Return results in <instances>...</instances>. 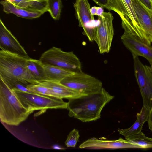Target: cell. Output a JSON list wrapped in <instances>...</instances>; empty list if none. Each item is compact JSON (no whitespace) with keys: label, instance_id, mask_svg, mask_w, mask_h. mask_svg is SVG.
Here are the masks:
<instances>
[{"label":"cell","instance_id":"6da1fadb","mask_svg":"<svg viewBox=\"0 0 152 152\" xmlns=\"http://www.w3.org/2000/svg\"><path fill=\"white\" fill-rule=\"evenodd\" d=\"M114 98L102 88L99 92L69 99V115L84 122L95 121L100 118L104 107Z\"/></svg>","mask_w":152,"mask_h":152},{"label":"cell","instance_id":"7a4b0ae2","mask_svg":"<svg viewBox=\"0 0 152 152\" xmlns=\"http://www.w3.org/2000/svg\"><path fill=\"white\" fill-rule=\"evenodd\" d=\"M34 111L25 107L13 91L0 78V118L5 124L17 126Z\"/></svg>","mask_w":152,"mask_h":152},{"label":"cell","instance_id":"3957f363","mask_svg":"<svg viewBox=\"0 0 152 152\" xmlns=\"http://www.w3.org/2000/svg\"><path fill=\"white\" fill-rule=\"evenodd\" d=\"M28 55L23 56L0 50V78L4 81L15 80L25 84H38L28 66Z\"/></svg>","mask_w":152,"mask_h":152},{"label":"cell","instance_id":"277c9868","mask_svg":"<svg viewBox=\"0 0 152 152\" xmlns=\"http://www.w3.org/2000/svg\"><path fill=\"white\" fill-rule=\"evenodd\" d=\"M23 105L33 111L49 109H67L68 102L33 93L12 90Z\"/></svg>","mask_w":152,"mask_h":152},{"label":"cell","instance_id":"5b68a950","mask_svg":"<svg viewBox=\"0 0 152 152\" xmlns=\"http://www.w3.org/2000/svg\"><path fill=\"white\" fill-rule=\"evenodd\" d=\"M39 60L42 64L58 66L74 72L82 71L81 63L73 52H65L55 47L44 52Z\"/></svg>","mask_w":152,"mask_h":152},{"label":"cell","instance_id":"8992f818","mask_svg":"<svg viewBox=\"0 0 152 152\" xmlns=\"http://www.w3.org/2000/svg\"><path fill=\"white\" fill-rule=\"evenodd\" d=\"M60 83L82 95L99 92L102 88V84L100 80L82 71L66 77Z\"/></svg>","mask_w":152,"mask_h":152},{"label":"cell","instance_id":"52a82bcc","mask_svg":"<svg viewBox=\"0 0 152 152\" xmlns=\"http://www.w3.org/2000/svg\"><path fill=\"white\" fill-rule=\"evenodd\" d=\"M134 73L142 96L143 105L152 107V67L143 64L138 56H133Z\"/></svg>","mask_w":152,"mask_h":152},{"label":"cell","instance_id":"ba28073f","mask_svg":"<svg viewBox=\"0 0 152 152\" xmlns=\"http://www.w3.org/2000/svg\"><path fill=\"white\" fill-rule=\"evenodd\" d=\"M73 7L78 19L79 26L83 28V33L91 42L95 41L99 20L96 21L91 12L88 0H76Z\"/></svg>","mask_w":152,"mask_h":152},{"label":"cell","instance_id":"9c48e42d","mask_svg":"<svg viewBox=\"0 0 152 152\" xmlns=\"http://www.w3.org/2000/svg\"><path fill=\"white\" fill-rule=\"evenodd\" d=\"M113 19L112 14L110 12H104L102 17L98 16L99 22L94 41L101 54L108 53L110 50L114 34Z\"/></svg>","mask_w":152,"mask_h":152},{"label":"cell","instance_id":"30bf717a","mask_svg":"<svg viewBox=\"0 0 152 152\" xmlns=\"http://www.w3.org/2000/svg\"><path fill=\"white\" fill-rule=\"evenodd\" d=\"M0 48L1 50L20 55L27 56L28 54L10 31L0 19Z\"/></svg>","mask_w":152,"mask_h":152},{"label":"cell","instance_id":"8fae6325","mask_svg":"<svg viewBox=\"0 0 152 152\" xmlns=\"http://www.w3.org/2000/svg\"><path fill=\"white\" fill-rule=\"evenodd\" d=\"M79 148L92 149L142 148L121 138L116 140H104L95 137L91 138L84 141L80 144Z\"/></svg>","mask_w":152,"mask_h":152},{"label":"cell","instance_id":"7c38bea8","mask_svg":"<svg viewBox=\"0 0 152 152\" xmlns=\"http://www.w3.org/2000/svg\"><path fill=\"white\" fill-rule=\"evenodd\" d=\"M140 25L152 43V13L140 0H131Z\"/></svg>","mask_w":152,"mask_h":152},{"label":"cell","instance_id":"4fadbf2b","mask_svg":"<svg viewBox=\"0 0 152 152\" xmlns=\"http://www.w3.org/2000/svg\"><path fill=\"white\" fill-rule=\"evenodd\" d=\"M41 63L44 72V82H60L66 77L75 73L69 70L60 67Z\"/></svg>","mask_w":152,"mask_h":152},{"label":"cell","instance_id":"5bb4252c","mask_svg":"<svg viewBox=\"0 0 152 152\" xmlns=\"http://www.w3.org/2000/svg\"><path fill=\"white\" fill-rule=\"evenodd\" d=\"M51 89L57 98L68 99L81 95V94L61 84L60 82L45 81L39 84Z\"/></svg>","mask_w":152,"mask_h":152},{"label":"cell","instance_id":"9a60e30c","mask_svg":"<svg viewBox=\"0 0 152 152\" xmlns=\"http://www.w3.org/2000/svg\"><path fill=\"white\" fill-rule=\"evenodd\" d=\"M3 11L7 14L12 13L18 17L23 18L32 19L41 16L44 13L34 12L17 7L5 0L0 1Z\"/></svg>","mask_w":152,"mask_h":152},{"label":"cell","instance_id":"2e32d148","mask_svg":"<svg viewBox=\"0 0 152 152\" xmlns=\"http://www.w3.org/2000/svg\"><path fill=\"white\" fill-rule=\"evenodd\" d=\"M28 66L32 76L38 84L44 81L43 68L39 60L30 58L28 61Z\"/></svg>","mask_w":152,"mask_h":152},{"label":"cell","instance_id":"e0dca14e","mask_svg":"<svg viewBox=\"0 0 152 152\" xmlns=\"http://www.w3.org/2000/svg\"><path fill=\"white\" fill-rule=\"evenodd\" d=\"M125 138L128 142L138 145L142 148H152V138L146 137L141 131Z\"/></svg>","mask_w":152,"mask_h":152},{"label":"cell","instance_id":"ac0fdd59","mask_svg":"<svg viewBox=\"0 0 152 152\" xmlns=\"http://www.w3.org/2000/svg\"><path fill=\"white\" fill-rule=\"evenodd\" d=\"M48 11L54 19L59 20L62 7L61 0H48Z\"/></svg>","mask_w":152,"mask_h":152},{"label":"cell","instance_id":"d6986e66","mask_svg":"<svg viewBox=\"0 0 152 152\" xmlns=\"http://www.w3.org/2000/svg\"><path fill=\"white\" fill-rule=\"evenodd\" d=\"M27 87L32 92L57 98L51 89L39 84H30L27 86Z\"/></svg>","mask_w":152,"mask_h":152},{"label":"cell","instance_id":"ffe728a7","mask_svg":"<svg viewBox=\"0 0 152 152\" xmlns=\"http://www.w3.org/2000/svg\"><path fill=\"white\" fill-rule=\"evenodd\" d=\"M143 124L136 119L133 125L129 128L125 129H118V131L120 134L125 138L135 135L141 132Z\"/></svg>","mask_w":152,"mask_h":152},{"label":"cell","instance_id":"44dd1931","mask_svg":"<svg viewBox=\"0 0 152 152\" xmlns=\"http://www.w3.org/2000/svg\"><path fill=\"white\" fill-rule=\"evenodd\" d=\"M79 131L74 129L71 131L67 136L65 142L67 147L75 148L80 137Z\"/></svg>","mask_w":152,"mask_h":152},{"label":"cell","instance_id":"7402d4cb","mask_svg":"<svg viewBox=\"0 0 152 152\" xmlns=\"http://www.w3.org/2000/svg\"><path fill=\"white\" fill-rule=\"evenodd\" d=\"M150 111V110L144 105H142L140 112L137 113L136 119L144 124L148 120Z\"/></svg>","mask_w":152,"mask_h":152},{"label":"cell","instance_id":"603a6c76","mask_svg":"<svg viewBox=\"0 0 152 152\" xmlns=\"http://www.w3.org/2000/svg\"><path fill=\"white\" fill-rule=\"evenodd\" d=\"M20 7L27 9L29 0H5Z\"/></svg>","mask_w":152,"mask_h":152},{"label":"cell","instance_id":"cb8c5ba5","mask_svg":"<svg viewBox=\"0 0 152 152\" xmlns=\"http://www.w3.org/2000/svg\"><path fill=\"white\" fill-rule=\"evenodd\" d=\"M100 7L106 8L108 10L110 8L109 0H92Z\"/></svg>","mask_w":152,"mask_h":152},{"label":"cell","instance_id":"d4e9b609","mask_svg":"<svg viewBox=\"0 0 152 152\" xmlns=\"http://www.w3.org/2000/svg\"><path fill=\"white\" fill-rule=\"evenodd\" d=\"M147 9L152 13V6L150 0H140Z\"/></svg>","mask_w":152,"mask_h":152},{"label":"cell","instance_id":"484cf974","mask_svg":"<svg viewBox=\"0 0 152 152\" xmlns=\"http://www.w3.org/2000/svg\"><path fill=\"white\" fill-rule=\"evenodd\" d=\"M147 122L149 129L152 131V107L150 110L149 115Z\"/></svg>","mask_w":152,"mask_h":152},{"label":"cell","instance_id":"4316f807","mask_svg":"<svg viewBox=\"0 0 152 152\" xmlns=\"http://www.w3.org/2000/svg\"><path fill=\"white\" fill-rule=\"evenodd\" d=\"M104 12V10L102 7H97L96 15L98 16L102 17L103 15Z\"/></svg>","mask_w":152,"mask_h":152},{"label":"cell","instance_id":"83f0119b","mask_svg":"<svg viewBox=\"0 0 152 152\" xmlns=\"http://www.w3.org/2000/svg\"><path fill=\"white\" fill-rule=\"evenodd\" d=\"M97 7L94 6L91 8V14L93 15H96V12Z\"/></svg>","mask_w":152,"mask_h":152},{"label":"cell","instance_id":"f1b7e54d","mask_svg":"<svg viewBox=\"0 0 152 152\" xmlns=\"http://www.w3.org/2000/svg\"><path fill=\"white\" fill-rule=\"evenodd\" d=\"M53 148L54 149H59V150H61V149H62V148H61V147L59 146L58 145H54L53 147Z\"/></svg>","mask_w":152,"mask_h":152},{"label":"cell","instance_id":"f546056e","mask_svg":"<svg viewBox=\"0 0 152 152\" xmlns=\"http://www.w3.org/2000/svg\"></svg>","mask_w":152,"mask_h":152}]
</instances>
